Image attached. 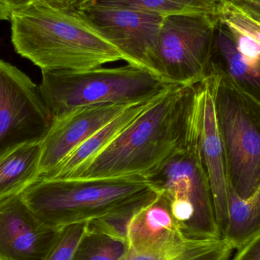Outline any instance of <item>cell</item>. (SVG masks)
I'll return each mask as SVG.
<instances>
[{"label": "cell", "mask_w": 260, "mask_h": 260, "mask_svg": "<svg viewBox=\"0 0 260 260\" xmlns=\"http://www.w3.org/2000/svg\"><path fill=\"white\" fill-rule=\"evenodd\" d=\"M197 85H171L73 178L151 177L186 148Z\"/></svg>", "instance_id": "cell-1"}, {"label": "cell", "mask_w": 260, "mask_h": 260, "mask_svg": "<svg viewBox=\"0 0 260 260\" xmlns=\"http://www.w3.org/2000/svg\"><path fill=\"white\" fill-rule=\"evenodd\" d=\"M9 21L15 51L41 70H89L125 61L82 12L30 2L15 9Z\"/></svg>", "instance_id": "cell-2"}, {"label": "cell", "mask_w": 260, "mask_h": 260, "mask_svg": "<svg viewBox=\"0 0 260 260\" xmlns=\"http://www.w3.org/2000/svg\"><path fill=\"white\" fill-rule=\"evenodd\" d=\"M158 190L146 177L38 178L21 198L32 213L49 227L62 229L86 223L122 209L144 206Z\"/></svg>", "instance_id": "cell-3"}, {"label": "cell", "mask_w": 260, "mask_h": 260, "mask_svg": "<svg viewBox=\"0 0 260 260\" xmlns=\"http://www.w3.org/2000/svg\"><path fill=\"white\" fill-rule=\"evenodd\" d=\"M41 73L40 88L53 120L80 107L149 102L172 85L128 63L114 68L41 70Z\"/></svg>", "instance_id": "cell-4"}, {"label": "cell", "mask_w": 260, "mask_h": 260, "mask_svg": "<svg viewBox=\"0 0 260 260\" xmlns=\"http://www.w3.org/2000/svg\"><path fill=\"white\" fill-rule=\"evenodd\" d=\"M229 186L241 199L260 187V104L210 72Z\"/></svg>", "instance_id": "cell-5"}, {"label": "cell", "mask_w": 260, "mask_h": 260, "mask_svg": "<svg viewBox=\"0 0 260 260\" xmlns=\"http://www.w3.org/2000/svg\"><path fill=\"white\" fill-rule=\"evenodd\" d=\"M148 179L168 199L173 216L186 238H222L192 116L186 148Z\"/></svg>", "instance_id": "cell-6"}, {"label": "cell", "mask_w": 260, "mask_h": 260, "mask_svg": "<svg viewBox=\"0 0 260 260\" xmlns=\"http://www.w3.org/2000/svg\"><path fill=\"white\" fill-rule=\"evenodd\" d=\"M218 15L165 16L160 26L153 73L171 85H198L209 76Z\"/></svg>", "instance_id": "cell-7"}, {"label": "cell", "mask_w": 260, "mask_h": 260, "mask_svg": "<svg viewBox=\"0 0 260 260\" xmlns=\"http://www.w3.org/2000/svg\"><path fill=\"white\" fill-rule=\"evenodd\" d=\"M53 122L40 86L0 59V157L19 145L41 142Z\"/></svg>", "instance_id": "cell-8"}, {"label": "cell", "mask_w": 260, "mask_h": 260, "mask_svg": "<svg viewBox=\"0 0 260 260\" xmlns=\"http://www.w3.org/2000/svg\"><path fill=\"white\" fill-rule=\"evenodd\" d=\"M82 13L124 56L128 64L154 74L156 46L165 17L102 5H96Z\"/></svg>", "instance_id": "cell-9"}, {"label": "cell", "mask_w": 260, "mask_h": 260, "mask_svg": "<svg viewBox=\"0 0 260 260\" xmlns=\"http://www.w3.org/2000/svg\"><path fill=\"white\" fill-rule=\"evenodd\" d=\"M192 118L202 160L213 196L218 229L223 238L228 224L229 182L224 148L215 113L213 81L210 74L197 85Z\"/></svg>", "instance_id": "cell-10"}, {"label": "cell", "mask_w": 260, "mask_h": 260, "mask_svg": "<svg viewBox=\"0 0 260 260\" xmlns=\"http://www.w3.org/2000/svg\"><path fill=\"white\" fill-rule=\"evenodd\" d=\"M61 230L41 222L21 194L0 200V260H45Z\"/></svg>", "instance_id": "cell-11"}, {"label": "cell", "mask_w": 260, "mask_h": 260, "mask_svg": "<svg viewBox=\"0 0 260 260\" xmlns=\"http://www.w3.org/2000/svg\"><path fill=\"white\" fill-rule=\"evenodd\" d=\"M130 106L101 104L80 107L54 119L41 142L39 177L52 171L82 142Z\"/></svg>", "instance_id": "cell-12"}, {"label": "cell", "mask_w": 260, "mask_h": 260, "mask_svg": "<svg viewBox=\"0 0 260 260\" xmlns=\"http://www.w3.org/2000/svg\"><path fill=\"white\" fill-rule=\"evenodd\" d=\"M225 78L260 104V45L218 17L209 73Z\"/></svg>", "instance_id": "cell-13"}, {"label": "cell", "mask_w": 260, "mask_h": 260, "mask_svg": "<svg viewBox=\"0 0 260 260\" xmlns=\"http://www.w3.org/2000/svg\"><path fill=\"white\" fill-rule=\"evenodd\" d=\"M186 238L173 216L169 201L162 192L136 212L128 226L129 250L158 252L183 244Z\"/></svg>", "instance_id": "cell-14"}, {"label": "cell", "mask_w": 260, "mask_h": 260, "mask_svg": "<svg viewBox=\"0 0 260 260\" xmlns=\"http://www.w3.org/2000/svg\"><path fill=\"white\" fill-rule=\"evenodd\" d=\"M154 99L129 107L103 127L98 130L85 142H82L52 171L39 178H73L82 168H85L98 154H100L113 141L115 140L116 138L135 119L137 118L150 106Z\"/></svg>", "instance_id": "cell-15"}, {"label": "cell", "mask_w": 260, "mask_h": 260, "mask_svg": "<svg viewBox=\"0 0 260 260\" xmlns=\"http://www.w3.org/2000/svg\"><path fill=\"white\" fill-rule=\"evenodd\" d=\"M41 142L19 145L0 157V200L22 193L39 178Z\"/></svg>", "instance_id": "cell-16"}, {"label": "cell", "mask_w": 260, "mask_h": 260, "mask_svg": "<svg viewBox=\"0 0 260 260\" xmlns=\"http://www.w3.org/2000/svg\"><path fill=\"white\" fill-rule=\"evenodd\" d=\"M260 233V187L253 195L241 199L229 186L228 224L223 238L235 250Z\"/></svg>", "instance_id": "cell-17"}, {"label": "cell", "mask_w": 260, "mask_h": 260, "mask_svg": "<svg viewBox=\"0 0 260 260\" xmlns=\"http://www.w3.org/2000/svg\"><path fill=\"white\" fill-rule=\"evenodd\" d=\"M235 249L224 238L189 239L183 244L158 252L129 250L122 260H231Z\"/></svg>", "instance_id": "cell-18"}, {"label": "cell", "mask_w": 260, "mask_h": 260, "mask_svg": "<svg viewBox=\"0 0 260 260\" xmlns=\"http://www.w3.org/2000/svg\"><path fill=\"white\" fill-rule=\"evenodd\" d=\"M221 0H99L97 5L126 8L161 16L205 13L218 15Z\"/></svg>", "instance_id": "cell-19"}, {"label": "cell", "mask_w": 260, "mask_h": 260, "mask_svg": "<svg viewBox=\"0 0 260 260\" xmlns=\"http://www.w3.org/2000/svg\"><path fill=\"white\" fill-rule=\"evenodd\" d=\"M129 250L127 241L86 225L73 260H122Z\"/></svg>", "instance_id": "cell-20"}, {"label": "cell", "mask_w": 260, "mask_h": 260, "mask_svg": "<svg viewBox=\"0 0 260 260\" xmlns=\"http://www.w3.org/2000/svg\"><path fill=\"white\" fill-rule=\"evenodd\" d=\"M218 17L228 25L244 34L260 45V21L230 2L221 0Z\"/></svg>", "instance_id": "cell-21"}, {"label": "cell", "mask_w": 260, "mask_h": 260, "mask_svg": "<svg viewBox=\"0 0 260 260\" xmlns=\"http://www.w3.org/2000/svg\"><path fill=\"white\" fill-rule=\"evenodd\" d=\"M86 225L87 222L79 223L63 228L45 260H73Z\"/></svg>", "instance_id": "cell-22"}, {"label": "cell", "mask_w": 260, "mask_h": 260, "mask_svg": "<svg viewBox=\"0 0 260 260\" xmlns=\"http://www.w3.org/2000/svg\"><path fill=\"white\" fill-rule=\"evenodd\" d=\"M231 260H260V233L238 249Z\"/></svg>", "instance_id": "cell-23"}, {"label": "cell", "mask_w": 260, "mask_h": 260, "mask_svg": "<svg viewBox=\"0 0 260 260\" xmlns=\"http://www.w3.org/2000/svg\"><path fill=\"white\" fill-rule=\"evenodd\" d=\"M27 3V0H0V21H9L12 12Z\"/></svg>", "instance_id": "cell-24"}, {"label": "cell", "mask_w": 260, "mask_h": 260, "mask_svg": "<svg viewBox=\"0 0 260 260\" xmlns=\"http://www.w3.org/2000/svg\"><path fill=\"white\" fill-rule=\"evenodd\" d=\"M228 2H230L260 21V0H232Z\"/></svg>", "instance_id": "cell-25"}, {"label": "cell", "mask_w": 260, "mask_h": 260, "mask_svg": "<svg viewBox=\"0 0 260 260\" xmlns=\"http://www.w3.org/2000/svg\"><path fill=\"white\" fill-rule=\"evenodd\" d=\"M99 0H69L68 10L82 12L99 3Z\"/></svg>", "instance_id": "cell-26"}, {"label": "cell", "mask_w": 260, "mask_h": 260, "mask_svg": "<svg viewBox=\"0 0 260 260\" xmlns=\"http://www.w3.org/2000/svg\"><path fill=\"white\" fill-rule=\"evenodd\" d=\"M30 2H40V3H44V4L53 8V9L68 10L69 0H27V3H30Z\"/></svg>", "instance_id": "cell-27"}, {"label": "cell", "mask_w": 260, "mask_h": 260, "mask_svg": "<svg viewBox=\"0 0 260 260\" xmlns=\"http://www.w3.org/2000/svg\"><path fill=\"white\" fill-rule=\"evenodd\" d=\"M222 1H232V0H222Z\"/></svg>", "instance_id": "cell-28"}]
</instances>
